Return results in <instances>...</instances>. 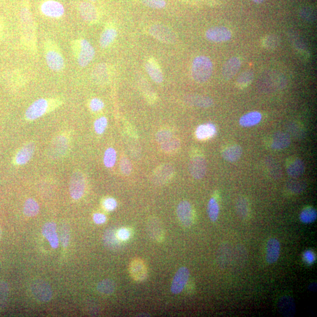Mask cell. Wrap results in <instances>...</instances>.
<instances>
[{"instance_id": "6da1fadb", "label": "cell", "mask_w": 317, "mask_h": 317, "mask_svg": "<svg viewBox=\"0 0 317 317\" xmlns=\"http://www.w3.org/2000/svg\"><path fill=\"white\" fill-rule=\"evenodd\" d=\"M62 104L63 102L60 99H39L28 107L25 112V118L28 121L36 120L45 113L53 111Z\"/></svg>"}, {"instance_id": "7a4b0ae2", "label": "cell", "mask_w": 317, "mask_h": 317, "mask_svg": "<svg viewBox=\"0 0 317 317\" xmlns=\"http://www.w3.org/2000/svg\"><path fill=\"white\" fill-rule=\"evenodd\" d=\"M71 48L78 65L85 67L94 59L95 51L88 40L84 39L72 41Z\"/></svg>"}, {"instance_id": "3957f363", "label": "cell", "mask_w": 317, "mask_h": 317, "mask_svg": "<svg viewBox=\"0 0 317 317\" xmlns=\"http://www.w3.org/2000/svg\"><path fill=\"white\" fill-rule=\"evenodd\" d=\"M213 71L211 60L205 55L194 58L191 65V76L198 83H205L210 79Z\"/></svg>"}, {"instance_id": "277c9868", "label": "cell", "mask_w": 317, "mask_h": 317, "mask_svg": "<svg viewBox=\"0 0 317 317\" xmlns=\"http://www.w3.org/2000/svg\"><path fill=\"white\" fill-rule=\"evenodd\" d=\"M43 46L45 61L49 68L54 72L62 71L65 68V60L59 46L51 40L45 41Z\"/></svg>"}, {"instance_id": "5b68a950", "label": "cell", "mask_w": 317, "mask_h": 317, "mask_svg": "<svg viewBox=\"0 0 317 317\" xmlns=\"http://www.w3.org/2000/svg\"><path fill=\"white\" fill-rule=\"evenodd\" d=\"M21 22L22 30V39L27 47L35 51L36 49V27L31 13L26 7L21 11Z\"/></svg>"}, {"instance_id": "8992f818", "label": "cell", "mask_w": 317, "mask_h": 317, "mask_svg": "<svg viewBox=\"0 0 317 317\" xmlns=\"http://www.w3.org/2000/svg\"><path fill=\"white\" fill-rule=\"evenodd\" d=\"M149 33L156 40L167 44H173L176 42V34L170 28L164 25L155 24L151 26Z\"/></svg>"}, {"instance_id": "52a82bcc", "label": "cell", "mask_w": 317, "mask_h": 317, "mask_svg": "<svg viewBox=\"0 0 317 317\" xmlns=\"http://www.w3.org/2000/svg\"><path fill=\"white\" fill-rule=\"evenodd\" d=\"M85 179L82 172L76 171L72 174L69 184V193L72 199L79 200L85 190Z\"/></svg>"}, {"instance_id": "ba28073f", "label": "cell", "mask_w": 317, "mask_h": 317, "mask_svg": "<svg viewBox=\"0 0 317 317\" xmlns=\"http://www.w3.org/2000/svg\"><path fill=\"white\" fill-rule=\"evenodd\" d=\"M31 293L37 300L48 302L52 298V292L50 286L45 281L37 280L32 283Z\"/></svg>"}, {"instance_id": "9c48e42d", "label": "cell", "mask_w": 317, "mask_h": 317, "mask_svg": "<svg viewBox=\"0 0 317 317\" xmlns=\"http://www.w3.org/2000/svg\"><path fill=\"white\" fill-rule=\"evenodd\" d=\"M206 38L209 41L213 42H229L232 38L231 30L223 26H217L209 28L206 31Z\"/></svg>"}, {"instance_id": "30bf717a", "label": "cell", "mask_w": 317, "mask_h": 317, "mask_svg": "<svg viewBox=\"0 0 317 317\" xmlns=\"http://www.w3.org/2000/svg\"><path fill=\"white\" fill-rule=\"evenodd\" d=\"M189 276H190V272L187 267H180L174 275L172 283H171V293L174 295H179L183 292L186 285L188 283Z\"/></svg>"}, {"instance_id": "8fae6325", "label": "cell", "mask_w": 317, "mask_h": 317, "mask_svg": "<svg viewBox=\"0 0 317 317\" xmlns=\"http://www.w3.org/2000/svg\"><path fill=\"white\" fill-rule=\"evenodd\" d=\"M41 11L43 15L50 18L58 19L65 13V8L60 2L47 0L41 5Z\"/></svg>"}, {"instance_id": "7c38bea8", "label": "cell", "mask_w": 317, "mask_h": 317, "mask_svg": "<svg viewBox=\"0 0 317 317\" xmlns=\"http://www.w3.org/2000/svg\"><path fill=\"white\" fill-rule=\"evenodd\" d=\"M177 217L183 226L190 228L193 223V211L191 206L188 201H182L177 208Z\"/></svg>"}, {"instance_id": "4fadbf2b", "label": "cell", "mask_w": 317, "mask_h": 317, "mask_svg": "<svg viewBox=\"0 0 317 317\" xmlns=\"http://www.w3.org/2000/svg\"><path fill=\"white\" fill-rule=\"evenodd\" d=\"M69 145L68 136L60 135L55 138L52 142L49 154L54 158H60L63 156L67 151Z\"/></svg>"}, {"instance_id": "5bb4252c", "label": "cell", "mask_w": 317, "mask_h": 317, "mask_svg": "<svg viewBox=\"0 0 317 317\" xmlns=\"http://www.w3.org/2000/svg\"><path fill=\"white\" fill-rule=\"evenodd\" d=\"M148 234L156 242H162L165 239V231L161 221L155 217H150L147 223Z\"/></svg>"}, {"instance_id": "9a60e30c", "label": "cell", "mask_w": 317, "mask_h": 317, "mask_svg": "<svg viewBox=\"0 0 317 317\" xmlns=\"http://www.w3.org/2000/svg\"><path fill=\"white\" fill-rule=\"evenodd\" d=\"M174 174V168L170 165H163L154 171L152 180L154 184L162 185L168 182Z\"/></svg>"}, {"instance_id": "2e32d148", "label": "cell", "mask_w": 317, "mask_h": 317, "mask_svg": "<svg viewBox=\"0 0 317 317\" xmlns=\"http://www.w3.org/2000/svg\"><path fill=\"white\" fill-rule=\"evenodd\" d=\"M190 173L194 179H201L207 171V163L202 156H196L191 160L189 165Z\"/></svg>"}, {"instance_id": "e0dca14e", "label": "cell", "mask_w": 317, "mask_h": 317, "mask_svg": "<svg viewBox=\"0 0 317 317\" xmlns=\"http://www.w3.org/2000/svg\"><path fill=\"white\" fill-rule=\"evenodd\" d=\"M129 273L133 280L140 282L146 279L148 270L146 264L140 258L133 260L129 264Z\"/></svg>"}, {"instance_id": "ac0fdd59", "label": "cell", "mask_w": 317, "mask_h": 317, "mask_svg": "<svg viewBox=\"0 0 317 317\" xmlns=\"http://www.w3.org/2000/svg\"><path fill=\"white\" fill-rule=\"evenodd\" d=\"M79 13L81 18L89 24L97 22L99 19L98 11L94 5L89 2H83L79 5Z\"/></svg>"}, {"instance_id": "d6986e66", "label": "cell", "mask_w": 317, "mask_h": 317, "mask_svg": "<svg viewBox=\"0 0 317 317\" xmlns=\"http://www.w3.org/2000/svg\"><path fill=\"white\" fill-rule=\"evenodd\" d=\"M241 65V60L238 57H232L227 61L222 68V73L223 78L226 80L232 79L240 70Z\"/></svg>"}, {"instance_id": "ffe728a7", "label": "cell", "mask_w": 317, "mask_h": 317, "mask_svg": "<svg viewBox=\"0 0 317 317\" xmlns=\"http://www.w3.org/2000/svg\"><path fill=\"white\" fill-rule=\"evenodd\" d=\"M280 243L277 238H270L266 247L267 262L269 264L275 263L280 257Z\"/></svg>"}, {"instance_id": "44dd1931", "label": "cell", "mask_w": 317, "mask_h": 317, "mask_svg": "<svg viewBox=\"0 0 317 317\" xmlns=\"http://www.w3.org/2000/svg\"><path fill=\"white\" fill-rule=\"evenodd\" d=\"M184 101L190 106L203 108H207L213 105V100L211 98L198 94L187 95L185 96Z\"/></svg>"}, {"instance_id": "7402d4cb", "label": "cell", "mask_w": 317, "mask_h": 317, "mask_svg": "<svg viewBox=\"0 0 317 317\" xmlns=\"http://www.w3.org/2000/svg\"><path fill=\"white\" fill-rule=\"evenodd\" d=\"M145 66L147 73L154 82L157 84H161L163 82L164 75L162 69L155 59L150 58L145 63Z\"/></svg>"}, {"instance_id": "603a6c76", "label": "cell", "mask_w": 317, "mask_h": 317, "mask_svg": "<svg viewBox=\"0 0 317 317\" xmlns=\"http://www.w3.org/2000/svg\"><path fill=\"white\" fill-rule=\"evenodd\" d=\"M35 144L28 143L24 145L16 154L14 158V163L17 165H24L30 161L35 152Z\"/></svg>"}, {"instance_id": "cb8c5ba5", "label": "cell", "mask_w": 317, "mask_h": 317, "mask_svg": "<svg viewBox=\"0 0 317 317\" xmlns=\"http://www.w3.org/2000/svg\"><path fill=\"white\" fill-rule=\"evenodd\" d=\"M278 308L284 317H293L296 314V305L294 299L289 296H284L279 299Z\"/></svg>"}, {"instance_id": "d4e9b609", "label": "cell", "mask_w": 317, "mask_h": 317, "mask_svg": "<svg viewBox=\"0 0 317 317\" xmlns=\"http://www.w3.org/2000/svg\"><path fill=\"white\" fill-rule=\"evenodd\" d=\"M42 232L43 236L47 239L52 248L57 249L59 245V238L57 232L56 224L53 222L45 223Z\"/></svg>"}, {"instance_id": "484cf974", "label": "cell", "mask_w": 317, "mask_h": 317, "mask_svg": "<svg viewBox=\"0 0 317 317\" xmlns=\"http://www.w3.org/2000/svg\"><path fill=\"white\" fill-rule=\"evenodd\" d=\"M92 77L95 82L103 84L108 81L109 72L106 63H101L95 66L92 72Z\"/></svg>"}, {"instance_id": "4316f807", "label": "cell", "mask_w": 317, "mask_h": 317, "mask_svg": "<svg viewBox=\"0 0 317 317\" xmlns=\"http://www.w3.org/2000/svg\"><path fill=\"white\" fill-rule=\"evenodd\" d=\"M290 144L291 138L289 134L284 132H278L273 136L271 146L273 149L281 150L289 147Z\"/></svg>"}, {"instance_id": "83f0119b", "label": "cell", "mask_w": 317, "mask_h": 317, "mask_svg": "<svg viewBox=\"0 0 317 317\" xmlns=\"http://www.w3.org/2000/svg\"><path fill=\"white\" fill-rule=\"evenodd\" d=\"M118 33L115 28L112 26H107L102 33L100 39V44L101 48H106L114 42Z\"/></svg>"}, {"instance_id": "f1b7e54d", "label": "cell", "mask_w": 317, "mask_h": 317, "mask_svg": "<svg viewBox=\"0 0 317 317\" xmlns=\"http://www.w3.org/2000/svg\"><path fill=\"white\" fill-rule=\"evenodd\" d=\"M217 129L213 124L208 123L200 125L196 130V136L199 140H205L213 137L216 134Z\"/></svg>"}, {"instance_id": "f546056e", "label": "cell", "mask_w": 317, "mask_h": 317, "mask_svg": "<svg viewBox=\"0 0 317 317\" xmlns=\"http://www.w3.org/2000/svg\"><path fill=\"white\" fill-rule=\"evenodd\" d=\"M261 119L262 115L259 112H250L241 116L239 124L244 127H251L259 124Z\"/></svg>"}, {"instance_id": "4dcf8cb0", "label": "cell", "mask_w": 317, "mask_h": 317, "mask_svg": "<svg viewBox=\"0 0 317 317\" xmlns=\"http://www.w3.org/2000/svg\"><path fill=\"white\" fill-rule=\"evenodd\" d=\"M242 153V148L239 145H235L224 150L222 157L226 161L234 162L240 159Z\"/></svg>"}, {"instance_id": "1f68e13d", "label": "cell", "mask_w": 317, "mask_h": 317, "mask_svg": "<svg viewBox=\"0 0 317 317\" xmlns=\"http://www.w3.org/2000/svg\"><path fill=\"white\" fill-rule=\"evenodd\" d=\"M305 171V165L300 159L296 158L290 163L287 168V172L291 177L296 178L302 175Z\"/></svg>"}, {"instance_id": "d6a6232c", "label": "cell", "mask_w": 317, "mask_h": 317, "mask_svg": "<svg viewBox=\"0 0 317 317\" xmlns=\"http://www.w3.org/2000/svg\"><path fill=\"white\" fill-rule=\"evenodd\" d=\"M116 289V285L114 281L106 279L100 282L97 286L99 292L105 295H110L114 293Z\"/></svg>"}, {"instance_id": "836d02e7", "label": "cell", "mask_w": 317, "mask_h": 317, "mask_svg": "<svg viewBox=\"0 0 317 317\" xmlns=\"http://www.w3.org/2000/svg\"><path fill=\"white\" fill-rule=\"evenodd\" d=\"M40 207L36 200L28 199L26 200L24 206V213L28 217H34L39 213Z\"/></svg>"}, {"instance_id": "e575fe53", "label": "cell", "mask_w": 317, "mask_h": 317, "mask_svg": "<svg viewBox=\"0 0 317 317\" xmlns=\"http://www.w3.org/2000/svg\"><path fill=\"white\" fill-rule=\"evenodd\" d=\"M317 218V212L316 209L311 207L304 209L299 216L301 222L305 224L312 223L315 222Z\"/></svg>"}, {"instance_id": "d590c367", "label": "cell", "mask_w": 317, "mask_h": 317, "mask_svg": "<svg viewBox=\"0 0 317 317\" xmlns=\"http://www.w3.org/2000/svg\"><path fill=\"white\" fill-rule=\"evenodd\" d=\"M254 72L246 71L242 72L237 79V85L239 88H246L250 85L254 80Z\"/></svg>"}, {"instance_id": "8d00e7d4", "label": "cell", "mask_w": 317, "mask_h": 317, "mask_svg": "<svg viewBox=\"0 0 317 317\" xmlns=\"http://www.w3.org/2000/svg\"><path fill=\"white\" fill-rule=\"evenodd\" d=\"M237 213L241 219H246L249 213V203L244 197H240L236 202Z\"/></svg>"}, {"instance_id": "74e56055", "label": "cell", "mask_w": 317, "mask_h": 317, "mask_svg": "<svg viewBox=\"0 0 317 317\" xmlns=\"http://www.w3.org/2000/svg\"><path fill=\"white\" fill-rule=\"evenodd\" d=\"M208 213L209 218L211 222H216L219 217V206L216 200L214 198H211L209 200L208 207Z\"/></svg>"}, {"instance_id": "f35d334b", "label": "cell", "mask_w": 317, "mask_h": 317, "mask_svg": "<svg viewBox=\"0 0 317 317\" xmlns=\"http://www.w3.org/2000/svg\"><path fill=\"white\" fill-rule=\"evenodd\" d=\"M280 39L275 35L270 34L264 37L261 41V44L264 48L273 49L277 47Z\"/></svg>"}, {"instance_id": "ab89813d", "label": "cell", "mask_w": 317, "mask_h": 317, "mask_svg": "<svg viewBox=\"0 0 317 317\" xmlns=\"http://www.w3.org/2000/svg\"><path fill=\"white\" fill-rule=\"evenodd\" d=\"M180 147V142L178 139H171L169 141L161 144V149L165 153H171L176 152Z\"/></svg>"}, {"instance_id": "60d3db41", "label": "cell", "mask_w": 317, "mask_h": 317, "mask_svg": "<svg viewBox=\"0 0 317 317\" xmlns=\"http://www.w3.org/2000/svg\"><path fill=\"white\" fill-rule=\"evenodd\" d=\"M116 160V150L113 148H108L105 152L104 158L105 166L107 168H112L115 164Z\"/></svg>"}, {"instance_id": "b9f144b4", "label": "cell", "mask_w": 317, "mask_h": 317, "mask_svg": "<svg viewBox=\"0 0 317 317\" xmlns=\"http://www.w3.org/2000/svg\"><path fill=\"white\" fill-rule=\"evenodd\" d=\"M117 233L113 231H107L104 235V242L107 247H116L120 243Z\"/></svg>"}, {"instance_id": "7bdbcfd3", "label": "cell", "mask_w": 317, "mask_h": 317, "mask_svg": "<svg viewBox=\"0 0 317 317\" xmlns=\"http://www.w3.org/2000/svg\"><path fill=\"white\" fill-rule=\"evenodd\" d=\"M287 188L293 193H300L306 189V184L304 182L292 181L288 183Z\"/></svg>"}, {"instance_id": "ee69618b", "label": "cell", "mask_w": 317, "mask_h": 317, "mask_svg": "<svg viewBox=\"0 0 317 317\" xmlns=\"http://www.w3.org/2000/svg\"><path fill=\"white\" fill-rule=\"evenodd\" d=\"M141 2L146 6L155 9H162L167 5L165 0H141Z\"/></svg>"}, {"instance_id": "f6af8a7d", "label": "cell", "mask_w": 317, "mask_h": 317, "mask_svg": "<svg viewBox=\"0 0 317 317\" xmlns=\"http://www.w3.org/2000/svg\"><path fill=\"white\" fill-rule=\"evenodd\" d=\"M107 125V119L104 116L97 119L94 123V129L96 133L98 134H103L106 129Z\"/></svg>"}, {"instance_id": "bcb514c9", "label": "cell", "mask_w": 317, "mask_h": 317, "mask_svg": "<svg viewBox=\"0 0 317 317\" xmlns=\"http://www.w3.org/2000/svg\"><path fill=\"white\" fill-rule=\"evenodd\" d=\"M70 238L68 227L65 225L61 226L60 232V240L63 247H67Z\"/></svg>"}, {"instance_id": "7dc6e473", "label": "cell", "mask_w": 317, "mask_h": 317, "mask_svg": "<svg viewBox=\"0 0 317 317\" xmlns=\"http://www.w3.org/2000/svg\"><path fill=\"white\" fill-rule=\"evenodd\" d=\"M173 133L170 130H161L157 133L156 136V140L159 144H163L164 142L169 141L172 139Z\"/></svg>"}, {"instance_id": "c3c4849f", "label": "cell", "mask_w": 317, "mask_h": 317, "mask_svg": "<svg viewBox=\"0 0 317 317\" xmlns=\"http://www.w3.org/2000/svg\"><path fill=\"white\" fill-rule=\"evenodd\" d=\"M121 170L125 175H129L131 173L132 166L131 162L127 158H122L120 164Z\"/></svg>"}, {"instance_id": "681fc988", "label": "cell", "mask_w": 317, "mask_h": 317, "mask_svg": "<svg viewBox=\"0 0 317 317\" xmlns=\"http://www.w3.org/2000/svg\"><path fill=\"white\" fill-rule=\"evenodd\" d=\"M104 107L103 101L98 98H93L90 102L89 107L93 112H98Z\"/></svg>"}, {"instance_id": "f907efd6", "label": "cell", "mask_w": 317, "mask_h": 317, "mask_svg": "<svg viewBox=\"0 0 317 317\" xmlns=\"http://www.w3.org/2000/svg\"><path fill=\"white\" fill-rule=\"evenodd\" d=\"M8 295V287L4 282H0V304L7 300Z\"/></svg>"}, {"instance_id": "816d5d0a", "label": "cell", "mask_w": 317, "mask_h": 317, "mask_svg": "<svg viewBox=\"0 0 317 317\" xmlns=\"http://www.w3.org/2000/svg\"><path fill=\"white\" fill-rule=\"evenodd\" d=\"M103 206L107 211H113L117 207V202L112 197H109L104 200Z\"/></svg>"}, {"instance_id": "f5cc1de1", "label": "cell", "mask_w": 317, "mask_h": 317, "mask_svg": "<svg viewBox=\"0 0 317 317\" xmlns=\"http://www.w3.org/2000/svg\"><path fill=\"white\" fill-rule=\"evenodd\" d=\"M117 236L121 241H126L129 239L130 237V231L126 228H122L116 232Z\"/></svg>"}, {"instance_id": "db71d44e", "label": "cell", "mask_w": 317, "mask_h": 317, "mask_svg": "<svg viewBox=\"0 0 317 317\" xmlns=\"http://www.w3.org/2000/svg\"><path fill=\"white\" fill-rule=\"evenodd\" d=\"M303 258L305 262L308 264H311L316 261V255L311 250H307L304 253Z\"/></svg>"}, {"instance_id": "11a10c76", "label": "cell", "mask_w": 317, "mask_h": 317, "mask_svg": "<svg viewBox=\"0 0 317 317\" xmlns=\"http://www.w3.org/2000/svg\"><path fill=\"white\" fill-rule=\"evenodd\" d=\"M301 14L302 18L307 20H311L314 19V13L310 8H303L301 11Z\"/></svg>"}, {"instance_id": "9f6ffc18", "label": "cell", "mask_w": 317, "mask_h": 317, "mask_svg": "<svg viewBox=\"0 0 317 317\" xmlns=\"http://www.w3.org/2000/svg\"><path fill=\"white\" fill-rule=\"evenodd\" d=\"M93 219H94V222L97 224V225H101V224H103L106 222V215L102 213H96L94 215Z\"/></svg>"}, {"instance_id": "6f0895ef", "label": "cell", "mask_w": 317, "mask_h": 317, "mask_svg": "<svg viewBox=\"0 0 317 317\" xmlns=\"http://www.w3.org/2000/svg\"><path fill=\"white\" fill-rule=\"evenodd\" d=\"M308 289H309L310 291H313V292H314V291H316L317 290V283H313L310 285L309 287H308Z\"/></svg>"}, {"instance_id": "680465c9", "label": "cell", "mask_w": 317, "mask_h": 317, "mask_svg": "<svg viewBox=\"0 0 317 317\" xmlns=\"http://www.w3.org/2000/svg\"><path fill=\"white\" fill-rule=\"evenodd\" d=\"M252 1L255 4H261L263 3L265 0H252Z\"/></svg>"}, {"instance_id": "91938a15", "label": "cell", "mask_w": 317, "mask_h": 317, "mask_svg": "<svg viewBox=\"0 0 317 317\" xmlns=\"http://www.w3.org/2000/svg\"><path fill=\"white\" fill-rule=\"evenodd\" d=\"M2 23L1 21H0V35H1V32L2 31Z\"/></svg>"}, {"instance_id": "94428289", "label": "cell", "mask_w": 317, "mask_h": 317, "mask_svg": "<svg viewBox=\"0 0 317 317\" xmlns=\"http://www.w3.org/2000/svg\"><path fill=\"white\" fill-rule=\"evenodd\" d=\"M1 235H2V232H1V230L0 229V238L1 237Z\"/></svg>"}, {"instance_id": "6125c7cd", "label": "cell", "mask_w": 317, "mask_h": 317, "mask_svg": "<svg viewBox=\"0 0 317 317\" xmlns=\"http://www.w3.org/2000/svg\"><path fill=\"white\" fill-rule=\"evenodd\" d=\"M89 1H96V0H89Z\"/></svg>"}]
</instances>
